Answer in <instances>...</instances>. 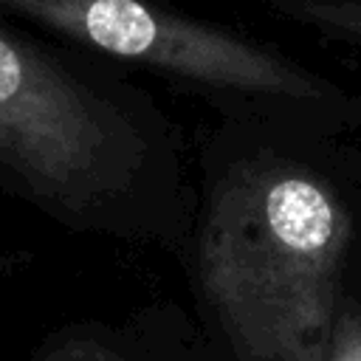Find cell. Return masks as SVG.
<instances>
[{
  "mask_svg": "<svg viewBox=\"0 0 361 361\" xmlns=\"http://www.w3.org/2000/svg\"><path fill=\"white\" fill-rule=\"evenodd\" d=\"M344 195L310 164L243 155L214 183L197 240V279L245 361H322L353 243Z\"/></svg>",
  "mask_w": 361,
  "mask_h": 361,
  "instance_id": "cell-1",
  "label": "cell"
},
{
  "mask_svg": "<svg viewBox=\"0 0 361 361\" xmlns=\"http://www.w3.org/2000/svg\"><path fill=\"white\" fill-rule=\"evenodd\" d=\"M0 14L102 62L209 96L248 124L305 135L361 127L358 90L169 0H0Z\"/></svg>",
  "mask_w": 361,
  "mask_h": 361,
  "instance_id": "cell-3",
  "label": "cell"
},
{
  "mask_svg": "<svg viewBox=\"0 0 361 361\" xmlns=\"http://www.w3.org/2000/svg\"><path fill=\"white\" fill-rule=\"evenodd\" d=\"M42 361H124L110 344L90 338V336H59V341H54Z\"/></svg>",
  "mask_w": 361,
  "mask_h": 361,
  "instance_id": "cell-6",
  "label": "cell"
},
{
  "mask_svg": "<svg viewBox=\"0 0 361 361\" xmlns=\"http://www.w3.org/2000/svg\"><path fill=\"white\" fill-rule=\"evenodd\" d=\"M322 361H361V305L341 296L333 336Z\"/></svg>",
  "mask_w": 361,
  "mask_h": 361,
  "instance_id": "cell-5",
  "label": "cell"
},
{
  "mask_svg": "<svg viewBox=\"0 0 361 361\" xmlns=\"http://www.w3.org/2000/svg\"><path fill=\"white\" fill-rule=\"evenodd\" d=\"M14 271V257H0V276Z\"/></svg>",
  "mask_w": 361,
  "mask_h": 361,
  "instance_id": "cell-7",
  "label": "cell"
},
{
  "mask_svg": "<svg viewBox=\"0 0 361 361\" xmlns=\"http://www.w3.org/2000/svg\"><path fill=\"white\" fill-rule=\"evenodd\" d=\"M166 127L110 62L0 14V178L73 226H121Z\"/></svg>",
  "mask_w": 361,
  "mask_h": 361,
  "instance_id": "cell-2",
  "label": "cell"
},
{
  "mask_svg": "<svg viewBox=\"0 0 361 361\" xmlns=\"http://www.w3.org/2000/svg\"><path fill=\"white\" fill-rule=\"evenodd\" d=\"M271 14L338 45L361 51V0H259Z\"/></svg>",
  "mask_w": 361,
  "mask_h": 361,
  "instance_id": "cell-4",
  "label": "cell"
}]
</instances>
